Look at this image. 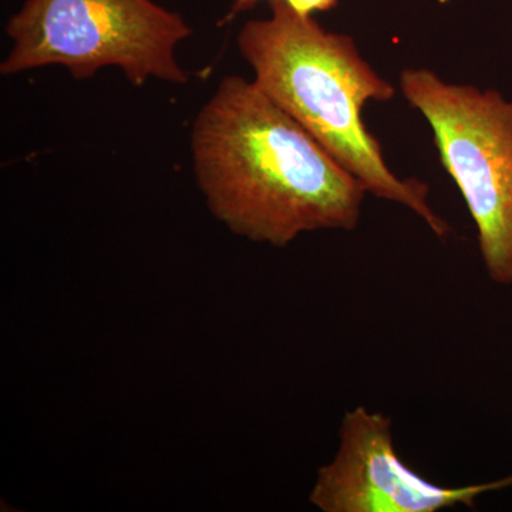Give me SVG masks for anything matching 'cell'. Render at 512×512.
<instances>
[{
	"label": "cell",
	"mask_w": 512,
	"mask_h": 512,
	"mask_svg": "<svg viewBox=\"0 0 512 512\" xmlns=\"http://www.w3.org/2000/svg\"><path fill=\"white\" fill-rule=\"evenodd\" d=\"M195 181L238 237L284 248L306 232L353 231L366 188L254 82L227 76L191 131Z\"/></svg>",
	"instance_id": "obj_1"
},
{
	"label": "cell",
	"mask_w": 512,
	"mask_h": 512,
	"mask_svg": "<svg viewBox=\"0 0 512 512\" xmlns=\"http://www.w3.org/2000/svg\"><path fill=\"white\" fill-rule=\"evenodd\" d=\"M268 2L271 16L249 20L238 35L256 86L355 175L367 194L409 208L434 235L447 237L450 225L431 208L429 185L397 177L363 121L369 101L396 96L393 84L363 59L352 37L302 18L285 0Z\"/></svg>",
	"instance_id": "obj_2"
},
{
	"label": "cell",
	"mask_w": 512,
	"mask_h": 512,
	"mask_svg": "<svg viewBox=\"0 0 512 512\" xmlns=\"http://www.w3.org/2000/svg\"><path fill=\"white\" fill-rule=\"evenodd\" d=\"M6 33L12 49L0 64L3 76L63 66L76 80L117 67L137 87L190 79L177 47L191 26L154 0H26Z\"/></svg>",
	"instance_id": "obj_3"
},
{
	"label": "cell",
	"mask_w": 512,
	"mask_h": 512,
	"mask_svg": "<svg viewBox=\"0 0 512 512\" xmlns=\"http://www.w3.org/2000/svg\"><path fill=\"white\" fill-rule=\"evenodd\" d=\"M400 89L429 123L441 164L463 195L485 271L512 286V101L429 69H404Z\"/></svg>",
	"instance_id": "obj_4"
},
{
	"label": "cell",
	"mask_w": 512,
	"mask_h": 512,
	"mask_svg": "<svg viewBox=\"0 0 512 512\" xmlns=\"http://www.w3.org/2000/svg\"><path fill=\"white\" fill-rule=\"evenodd\" d=\"M507 487L510 476L464 487L421 477L397 453L392 420L357 406L343 416L338 450L319 468L309 501L322 512H439L474 508L481 495Z\"/></svg>",
	"instance_id": "obj_5"
},
{
	"label": "cell",
	"mask_w": 512,
	"mask_h": 512,
	"mask_svg": "<svg viewBox=\"0 0 512 512\" xmlns=\"http://www.w3.org/2000/svg\"><path fill=\"white\" fill-rule=\"evenodd\" d=\"M285 2L302 18H313L315 13L335 9L339 0H285Z\"/></svg>",
	"instance_id": "obj_6"
},
{
	"label": "cell",
	"mask_w": 512,
	"mask_h": 512,
	"mask_svg": "<svg viewBox=\"0 0 512 512\" xmlns=\"http://www.w3.org/2000/svg\"><path fill=\"white\" fill-rule=\"evenodd\" d=\"M261 2L262 0H232L227 15L224 16V19L220 20V23H218V25H228V23H231L232 20L237 19L239 15L248 12V10L254 9L255 6Z\"/></svg>",
	"instance_id": "obj_7"
},
{
	"label": "cell",
	"mask_w": 512,
	"mask_h": 512,
	"mask_svg": "<svg viewBox=\"0 0 512 512\" xmlns=\"http://www.w3.org/2000/svg\"><path fill=\"white\" fill-rule=\"evenodd\" d=\"M510 477H511V483H512V474H511V476H510Z\"/></svg>",
	"instance_id": "obj_8"
}]
</instances>
